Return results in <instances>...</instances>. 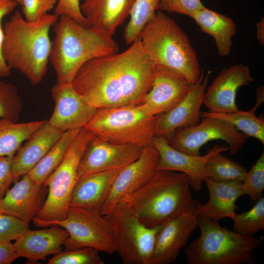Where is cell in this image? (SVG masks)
Masks as SVG:
<instances>
[{
  "instance_id": "6da1fadb",
  "label": "cell",
  "mask_w": 264,
  "mask_h": 264,
  "mask_svg": "<svg viewBox=\"0 0 264 264\" xmlns=\"http://www.w3.org/2000/svg\"><path fill=\"white\" fill-rule=\"evenodd\" d=\"M154 67L138 38L121 53L86 63L71 84L97 109L141 104L151 87Z\"/></svg>"
},
{
  "instance_id": "7a4b0ae2",
  "label": "cell",
  "mask_w": 264,
  "mask_h": 264,
  "mask_svg": "<svg viewBox=\"0 0 264 264\" xmlns=\"http://www.w3.org/2000/svg\"><path fill=\"white\" fill-rule=\"evenodd\" d=\"M58 18L48 13L30 22L16 11L4 25L2 58L32 85L40 83L47 72L52 44L49 31Z\"/></svg>"
},
{
  "instance_id": "3957f363",
  "label": "cell",
  "mask_w": 264,
  "mask_h": 264,
  "mask_svg": "<svg viewBox=\"0 0 264 264\" xmlns=\"http://www.w3.org/2000/svg\"><path fill=\"white\" fill-rule=\"evenodd\" d=\"M191 188L185 174L158 169L142 186L121 200L146 226L155 227L180 215H198L200 203L193 198Z\"/></svg>"
},
{
  "instance_id": "277c9868",
  "label": "cell",
  "mask_w": 264,
  "mask_h": 264,
  "mask_svg": "<svg viewBox=\"0 0 264 264\" xmlns=\"http://www.w3.org/2000/svg\"><path fill=\"white\" fill-rule=\"evenodd\" d=\"M54 25L49 61L57 83H71L87 62L119 51L112 36L92 26L81 25L66 16H60Z\"/></svg>"
},
{
  "instance_id": "5b68a950",
  "label": "cell",
  "mask_w": 264,
  "mask_h": 264,
  "mask_svg": "<svg viewBox=\"0 0 264 264\" xmlns=\"http://www.w3.org/2000/svg\"><path fill=\"white\" fill-rule=\"evenodd\" d=\"M138 38L155 66L175 71L191 84L198 80L202 70L197 52L187 34L168 15L158 10Z\"/></svg>"
},
{
  "instance_id": "8992f818",
  "label": "cell",
  "mask_w": 264,
  "mask_h": 264,
  "mask_svg": "<svg viewBox=\"0 0 264 264\" xmlns=\"http://www.w3.org/2000/svg\"><path fill=\"white\" fill-rule=\"evenodd\" d=\"M200 234L186 248L189 264H254V251L264 237L241 235L220 225L204 216L198 215Z\"/></svg>"
},
{
  "instance_id": "52a82bcc",
  "label": "cell",
  "mask_w": 264,
  "mask_h": 264,
  "mask_svg": "<svg viewBox=\"0 0 264 264\" xmlns=\"http://www.w3.org/2000/svg\"><path fill=\"white\" fill-rule=\"evenodd\" d=\"M157 115L143 103L97 109L85 127L94 135L109 142L144 148L156 135Z\"/></svg>"
},
{
  "instance_id": "ba28073f",
  "label": "cell",
  "mask_w": 264,
  "mask_h": 264,
  "mask_svg": "<svg viewBox=\"0 0 264 264\" xmlns=\"http://www.w3.org/2000/svg\"><path fill=\"white\" fill-rule=\"evenodd\" d=\"M94 136L84 127L72 140L62 161L43 184L48 188V194L35 218L48 222L66 217L72 193L79 177L78 169L80 160Z\"/></svg>"
},
{
  "instance_id": "9c48e42d",
  "label": "cell",
  "mask_w": 264,
  "mask_h": 264,
  "mask_svg": "<svg viewBox=\"0 0 264 264\" xmlns=\"http://www.w3.org/2000/svg\"><path fill=\"white\" fill-rule=\"evenodd\" d=\"M111 228L116 252L125 264H149L161 226L149 227L134 211L120 200L104 215Z\"/></svg>"
},
{
  "instance_id": "30bf717a",
  "label": "cell",
  "mask_w": 264,
  "mask_h": 264,
  "mask_svg": "<svg viewBox=\"0 0 264 264\" xmlns=\"http://www.w3.org/2000/svg\"><path fill=\"white\" fill-rule=\"evenodd\" d=\"M32 220L36 226H59L66 229L68 236L63 242L65 250L91 247L109 254L115 252L111 228L99 210L70 206L62 220Z\"/></svg>"
},
{
  "instance_id": "8fae6325",
  "label": "cell",
  "mask_w": 264,
  "mask_h": 264,
  "mask_svg": "<svg viewBox=\"0 0 264 264\" xmlns=\"http://www.w3.org/2000/svg\"><path fill=\"white\" fill-rule=\"evenodd\" d=\"M248 137L227 122L205 117L195 126L176 131L168 140L176 149L192 155H199L201 147L207 142L221 140L228 145L229 154H235L244 146Z\"/></svg>"
},
{
  "instance_id": "7c38bea8",
  "label": "cell",
  "mask_w": 264,
  "mask_h": 264,
  "mask_svg": "<svg viewBox=\"0 0 264 264\" xmlns=\"http://www.w3.org/2000/svg\"><path fill=\"white\" fill-rule=\"evenodd\" d=\"M152 145L157 150L159 159L157 169L180 172L189 178L191 188L196 192L201 190L206 178L205 167L214 154L228 150L225 145H216L203 155H192L182 153L172 147L168 139L162 135H155Z\"/></svg>"
},
{
  "instance_id": "4fadbf2b",
  "label": "cell",
  "mask_w": 264,
  "mask_h": 264,
  "mask_svg": "<svg viewBox=\"0 0 264 264\" xmlns=\"http://www.w3.org/2000/svg\"><path fill=\"white\" fill-rule=\"evenodd\" d=\"M143 148L113 143L94 135L80 160L78 169L79 176L122 169L140 156Z\"/></svg>"
},
{
  "instance_id": "5bb4252c",
  "label": "cell",
  "mask_w": 264,
  "mask_h": 264,
  "mask_svg": "<svg viewBox=\"0 0 264 264\" xmlns=\"http://www.w3.org/2000/svg\"><path fill=\"white\" fill-rule=\"evenodd\" d=\"M158 159V152L152 145L144 147L140 156L119 172L101 213L108 214L125 196L145 183L157 171Z\"/></svg>"
},
{
  "instance_id": "9a60e30c",
  "label": "cell",
  "mask_w": 264,
  "mask_h": 264,
  "mask_svg": "<svg viewBox=\"0 0 264 264\" xmlns=\"http://www.w3.org/2000/svg\"><path fill=\"white\" fill-rule=\"evenodd\" d=\"M253 81L247 66L239 64L223 68L207 87L203 104L212 112L237 111L239 110L236 101L237 91Z\"/></svg>"
},
{
  "instance_id": "2e32d148",
  "label": "cell",
  "mask_w": 264,
  "mask_h": 264,
  "mask_svg": "<svg viewBox=\"0 0 264 264\" xmlns=\"http://www.w3.org/2000/svg\"><path fill=\"white\" fill-rule=\"evenodd\" d=\"M55 107L48 123L64 132L84 128L97 109L88 104L71 83H56L51 89Z\"/></svg>"
},
{
  "instance_id": "e0dca14e",
  "label": "cell",
  "mask_w": 264,
  "mask_h": 264,
  "mask_svg": "<svg viewBox=\"0 0 264 264\" xmlns=\"http://www.w3.org/2000/svg\"><path fill=\"white\" fill-rule=\"evenodd\" d=\"M210 74L209 71L204 75L202 70L198 80L192 84L182 100L169 111L157 115L156 135L169 139L176 131L195 126L200 122V108Z\"/></svg>"
},
{
  "instance_id": "ac0fdd59",
  "label": "cell",
  "mask_w": 264,
  "mask_h": 264,
  "mask_svg": "<svg viewBox=\"0 0 264 264\" xmlns=\"http://www.w3.org/2000/svg\"><path fill=\"white\" fill-rule=\"evenodd\" d=\"M192 84L175 71L155 66L151 87L142 103L151 115L162 114L182 100Z\"/></svg>"
},
{
  "instance_id": "d6986e66",
  "label": "cell",
  "mask_w": 264,
  "mask_h": 264,
  "mask_svg": "<svg viewBox=\"0 0 264 264\" xmlns=\"http://www.w3.org/2000/svg\"><path fill=\"white\" fill-rule=\"evenodd\" d=\"M197 227L198 215L182 214L165 222L156 235L149 264L173 263Z\"/></svg>"
},
{
  "instance_id": "ffe728a7",
  "label": "cell",
  "mask_w": 264,
  "mask_h": 264,
  "mask_svg": "<svg viewBox=\"0 0 264 264\" xmlns=\"http://www.w3.org/2000/svg\"><path fill=\"white\" fill-rule=\"evenodd\" d=\"M22 176L0 200V212L29 223L43 205V185L36 184L27 174Z\"/></svg>"
},
{
  "instance_id": "44dd1931",
  "label": "cell",
  "mask_w": 264,
  "mask_h": 264,
  "mask_svg": "<svg viewBox=\"0 0 264 264\" xmlns=\"http://www.w3.org/2000/svg\"><path fill=\"white\" fill-rule=\"evenodd\" d=\"M50 227L29 229L16 240L13 244L18 258H25L28 262L33 263L62 251V246L68 233L60 226Z\"/></svg>"
},
{
  "instance_id": "7402d4cb",
  "label": "cell",
  "mask_w": 264,
  "mask_h": 264,
  "mask_svg": "<svg viewBox=\"0 0 264 264\" xmlns=\"http://www.w3.org/2000/svg\"><path fill=\"white\" fill-rule=\"evenodd\" d=\"M64 131L46 122L36 131L14 155L12 165L14 180L27 174L60 138Z\"/></svg>"
},
{
  "instance_id": "603a6c76",
  "label": "cell",
  "mask_w": 264,
  "mask_h": 264,
  "mask_svg": "<svg viewBox=\"0 0 264 264\" xmlns=\"http://www.w3.org/2000/svg\"><path fill=\"white\" fill-rule=\"evenodd\" d=\"M135 0H83L81 12L91 26L112 36L129 17Z\"/></svg>"
},
{
  "instance_id": "cb8c5ba5",
  "label": "cell",
  "mask_w": 264,
  "mask_h": 264,
  "mask_svg": "<svg viewBox=\"0 0 264 264\" xmlns=\"http://www.w3.org/2000/svg\"><path fill=\"white\" fill-rule=\"evenodd\" d=\"M209 195L208 201L200 204L198 214L218 222L225 218L233 220L238 208L237 200L244 195L242 182L229 181L219 182L208 178L204 180Z\"/></svg>"
},
{
  "instance_id": "d4e9b609",
  "label": "cell",
  "mask_w": 264,
  "mask_h": 264,
  "mask_svg": "<svg viewBox=\"0 0 264 264\" xmlns=\"http://www.w3.org/2000/svg\"><path fill=\"white\" fill-rule=\"evenodd\" d=\"M121 170L79 176L72 193L70 206L100 210Z\"/></svg>"
},
{
  "instance_id": "484cf974",
  "label": "cell",
  "mask_w": 264,
  "mask_h": 264,
  "mask_svg": "<svg viewBox=\"0 0 264 264\" xmlns=\"http://www.w3.org/2000/svg\"><path fill=\"white\" fill-rule=\"evenodd\" d=\"M191 18L203 32L213 37L219 55L225 57L230 53L232 39L237 32L236 25L231 18L205 7Z\"/></svg>"
},
{
  "instance_id": "4316f807",
  "label": "cell",
  "mask_w": 264,
  "mask_h": 264,
  "mask_svg": "<svg viewBox=\"0 0 264 264\" xmlns=\"http://www.w3.org/2000/svg\"><path fill=\"white\" fill-rule=\"evenodd\" d=\"M47 120L17 123L0 119V156L14 155L27 140Z\"/></svg>"
},
{
  "instance_id": "83f0119b",
  "label": "cell",
  "mask_w": 264,
  "mask_h": 264,
  "mask_svg": "<svg viewBox=\"0 0 264 264\" xmlns=\"http://www.w3.org/2000/svg\"><path fill=\"white\" fill-rule=\"evenodd\" d=\"M81 129L64 132L45 155L27 174L38 185H43L64 159L72 140Z\"/></svg>"
},
{
  "instance_id": "f1b7e54d",
  "label": "cell",
  "mask_w": 264,
  "mask_h": 264,
  "mask_svg": "<svg viewBox=\"0 0 264 264\" xmlns=\"http://www.w3.org/2000/svg\"><path fill=\"white\" fill-rule=\"evenodd\" d=\"M200 116L214 117L227 122L248 137L255 138L264 144V120L257 117L252 109L247 111L239 110L229 113L204 111L201 112Z\"/></svg>"
},
{
  "instance_id": "f546056e",
  "label": "cell",
  "mask_w": 264,
  "mask_h": 264,
  "mask_svg": "<svg viewBox=\"0 0 264 264\" xmlns=\"http://www.w3.org/2000/svg\"><path fill=\"white\" fill-rule=\"evenodd\" d=\"M160 0H135L124 32V39L127 44L130 45L139 38L142 29L158 11Z\"/></svg>"
},
{
  "instance_id": "4dcf8cb0",
  "label": "cell",
  "mask_w": 264,
  "mask_h": 264,
  "mask_svg": "<svg viewBox=\"0 0 264 264\" xmlns=\"http://www.w3.org/2000/svg\"><path fill=\"white\" fill-rule=\"evenodd\" d=\"M206 178L223 182H242L247 172V168L218 153L208 160L205 167Z\"/></svg>"
},
{
  "instance_id": "1f68e13d",
  "label": "cell",
  "mask_w": 264,
  "mask_h": 264,
  "mask_svg": "<svg viewBox=\"0 0 264 264\" xmlns=\"http://www.w3.org/2000/svg\"><path fill=\"white\" fill-rule=\"evenodd\" d=\"M233 220V230L241 235L253 236L260 230H264V197L256 201L249 210L241 214H236Z\"/></svg>"
},
{
  "instance_id": "d6a6232c",
  "label": "cell",
  "mask_w": 264,
  "mask_h": 264,
  "mask_svg": "<svg viewBox=\"0 0 264 264\" xmlns=\"http://www.w3.org/2000/svg\"><path fill=\"white\" fill-rule=\"evenodd\" d=\"M22 101L17 88L11 83L0 81V119L17 122Z\"/></svg>"
},
{
  "instance_id": "836d02e7",
  "label": "cell",
  "mask_w": 264,
  "mask_h": 264,
  "mask_svg": "<svg viewBox=\"0 0 264 264\" xmlns=\"http://www.w3.org/2000/svg\"><path fill=\"white\" fill-rule=\"evenodd\" d=\"M100 252L91 247L65 250L48 260L47 264H104Z\"/></svg>"
},
{
  "instance_id": "e575fe53",
  "label": "cell",
  "mask_w": 264,
  "mask_h": 264,
  "mask_svg": "<svg viewBox=\"0 0 264 264\" xmlns=\"http://www.w3.org/2000/svg\"><path fill=\"white\" fill-rule=\"evenodd\" d=\"M244 194L247 195L251 202H255L263 197L264 190V152L257 159L251 170L247 171L242 181Z\"/></svg>"
},
{
  "instance_id": "d590c367",
  "label": "cell",
  "mask_w": 264,
  "mask_h": 264,
  "mask_svg": "<svg viewBox=\"0 0 264 264\" xmlns=\"http://www.w3.org/2000/svg\"><path fill=\"white\" fill-rule=\"evenodd\" d=\"M29 223L16 217L0 212V243L15 241L29 230Z\"/></svg>"
},
{
  "instance_id": "8d00e7d4",
  "label": "cell",
  "mask_w": 264,
  "mask_h": 264,
  "mask_svg": "<svg viewBox=\"0 0 264 264\" xmlns=\"http://www.w3.org/2000/svg\"><path fill=\"white\" fill-rule=\"evenodd\" d=\"M204 7L201 0H160L158 10L178 13L191 18Z\"/></svg>"
},
{
  "instance_id": "74e56055",
  "label": "cell",
  "mask_w": 264,
  "mask_h": 264,
  "mask_svg": "<svg viewBox=\"0 0 264 264\" xmlns=\"http://www.w3.org/2000/svg\"><path fill=\"white\" fill-rule=\"evenodd\" d=\"M58 0H22V10L24 18L30 22L37 21L48 14Z\"/></svg>"
},
{
  "instance_id": "f35d334b",
  "label": "cell",
  "mask_w": 264,
  "mask_h": 264,
  "mask_svg": "<svg viewBox=\"0 0 264 264\" xmlns=\"http://www.w3.org/2000/svg\"><path fill=\"white\" fill-rule=\"evenodd\" d=\"M54 14L58 17L66 16L81 25L90 26L81 12L79 0H58Z\"/></svg>"
},
{
  "instance_id": "ab89813d",
  "label": "cell",
  "mask_w": 264,
  "mask_h": 264,
  "mask_svg": "<svg viewBox=\"0 0 264 264\" xmlns=\"http://www.w3.org/2000/svg\"><path fill=\"white\" fill-rule=\"evenodd\" d=\"M18 3L12 0H0V77H6L10 75L11 69L4 62L1 54V47L4 37L3 29L1 27V21L3 17L12 13Z\"/></svg>"
},
{
  "instance_id": "60d3db41",
  "label": "cell",
  "mask_w": 264,
  "mask_h": 264,
  "mask_svg": "<svg viewBox=\"0 0 264 264\" xmlns=\"http://www.w3.org/2000/svg\"><path fill=\"white\" fill-rule=\"evenodd\" d=\"M14 155L0 156V200L14 180L12 165Z\"/></svg>"
},
{
  "instance_id": "b9f144b4",
  "label": "cell",
  "mask_w": 264,
  "mask_h": 264,
  "mask_svg": "<svg viewBox=\"0 0 264 264\" xmlns=\"http://www.w3.org/2000/svg\"><path fill=\"white\" fill-rule=\"evenodd\" d=\"M17 258L13 243H0V264H10Z\"/></svg>"
},
{
  "instance_id": "7bdbcfd3",
  "label": "cell",
  "mask_w": 264,
  "mask_h": 264,
  "mask_svg": "<svg viewBox=\"0 0 264 264\" xmlns=\"http://www.w3.org/2000/svg\"><path fill=\"white\" fill-rule=\"evenodd\" d=\"M257 38L259 43L264 44V19L262 18L261 20L256 23Z\"/></svg>"
},
{
  "instance_id": "ee69618b",
  "label": "cell",
  "mask_w": 264,
  "mask_h": 264,
  "mask_svg": "<svg viewBox=\"0 0 264 264\" xmlns=\"http://www.w3.org/2000/svg\"><path fill=\"white\" fill-rule=\"evenodd\" d=\"M256 102L254 107L252 109L254 111H256L257 109L264 102V86H261L258 88L256 90Z\"/></svg>"
},
{
  "instance_id": "f6af8a7d",
  "label": "cell",
  "mask_w": 264,
  "mask_h": 264,
  "mask_svg": "<svg viewBox=\"0 0 264 264\" xmlns=\"http://www.w3.org/2000/svg\"><path fill=\"white\" fill-rule=\"evenodd\" d=\"M16 2L18 4L22 5V0H12Z\"/></svg>"
}]
</instances>
